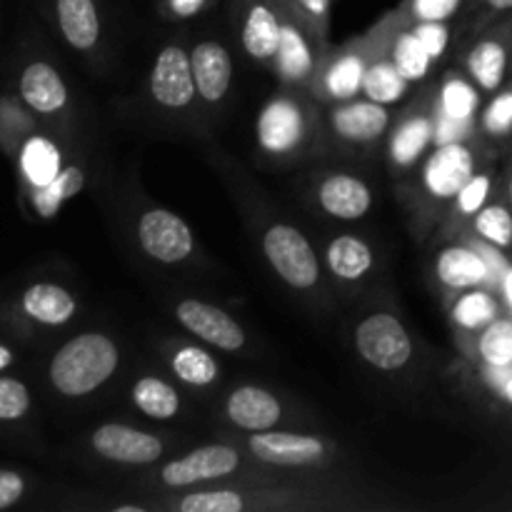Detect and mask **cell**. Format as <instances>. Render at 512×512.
Wrapping results in <instances>:
<instances>
[{
  "label": "cell",
  "instance_id": "cell-41",
  "mask_svg": "<svg viewBox=\"0 0 512 512\" xmlns=\"http://www.w3.org/2000/svg\"><path fill=\"white\" fill-rule=\"evenodd\" d=\"M460 5L463 0H408V10L415 20H450Z\"/></svg>",
  "mask_w": 512,
  "mask_h": 512
},
{
  "label": "cell",
  "instance_id": "cell-21",
  "mask_svg": "<svg viewBox=\"0 0 512 512\" xmlns=\"http://www.w3.org/2000/svg\"><path fill=\"white\" fill-rule=\"evenodd\" d=\"M23 310L43 325H65L75 315V300L60 285L38 283L25 290Z\"/></svg>",
  "mask_w": 512,
  "mask_h": 512
},
{
  "label": "cell",
  "instance_id": "cell-11",
  "mask_svg": "<svg viewBox=\"0 0 512 512\" xmlns=\"http://www.w3.org/2000/svg\"><path fill=\"white\" fill-rule=\"evenodd\" d=\"M250 453L268 465H283V468H295V465L318 463L325 455L323 440L315 435L300 433H255L248 440Z\"/></svg>",
  "mask_w": 512,
  "mask_h": 512
},
{
  "label": "cell",
  "instance_id": "cell-44",
  "mask_svg": "<svg viewBox=\"0 0 512 512\" xmlns=\"http://www.w3.org/2000/svg\"><path fill=\"white\" fill-rule=\"evenodd\" d=\"M293 3L298 5V8L303 10V13L308 15L310 20L325 25V20H328V15H330V5H333V0H293Z\"/></svg>",
  "mask_w": 512,
  "mask_h": 512
},
{
  "label": "cell",
  "instance_id": "cell-37",
  "mask_svg": "<svg viewBox=\"0 0 512 512\" xmlns=\"http://www.w3.org/2000/svg\"><path fill=\"white\" fill-rule=\"evenodd\" d=\"M483 130L495 138L512 133V90L495 95L488 108L483 110Z\"/></svg>",
  "mask_w": 512,
  "mask_h": 512
},
{
  "label": "cell",
  "instance_id": "cell-31",
  "mask_svg": "<svg viewBox=\"0 0 512 512\" xmlns=\"http://www.w3.org/2000/svg\"><path fill=\"white\" fill-rule=\"evenodd\" d=\"M393 63L410 83H418L425 75L430 73V63H433V55L428 53V48L423 45V40L418 38L415 30L398 35L393 48Z\"/></svg>",
  "mask_w": 512,
  "mask_h": 512
},
{
  "label": "cell",
  "instance_id": "cell-35",
  "mask_svg": "<svg viewBox=\"0 0 512 512\" xmlns=\"http://www.w3.org/2000/svg\"><path fill=\"white\" fill-rule=\"evenodd\" d=\"M475 233L483 240L493 243L495 248H510L512 245V213L503 205H485L475 213Z\"/></svg>",
  "mask_w": 512,
  "mask_h": 512
},
{
  "label": "cell",
  "instance_id": "cell-17",
  "mask_svg": "<svg viewBox=\"0 0 512 512\" xmlns=\"http://www.w3.org/2000/svg\"><path fill=\"white\" fill-rule=\"evenodd\" d=\"M20 95L38 113H55L68 103V88L58 70L50 68L48 63H33L23 70Z\"/></svg>",
  "mask_w": 512,
  "mask_h": 512
},
{
  "label": "cell",
  "instance_id": "cell-46",
  "mask_svg": "<svg viewBox=\"0 0 512 512\" xmlns=\"http://www.w3.org/2000/svg\"><path fill=\"white\" fill-rule=\"evenodd\" d=\"M485 8H490L493 13H503V10H512V0H483Z\"/></svg>",
  "mask_w": 512,
  "mask_h": 512
},
{
  "label": "cell",
  "instance_id": "cell-12",
  "mask_svg": "<svg viewBox=\"0 0 512 512\" xmlns=\"http://www.w3.org/2000/svg\"><path fill=\"white\" fill-rule=\"evenodd\" d=\"M190 63L200 98L205 103H220L233 83V60L228 48L215 40H203L190 50Z\"/></svg>",
  "mask_w": 512,
  "mask_h": 512
},
{
  "label": "cell",
  "instance_id": "cell-6",
  "mask_svg": "<svg viewBox=\"0 0 512 512\" xmlns=\"http://www.w3.org/2000/svg\"><path fill=\"white\" fill-rule=\"evenodd\" d=\"M175 315L185 330L213 348L238 353L245 345V330L218 305L203 303V300H183L175 308Z\"/></svg>",
  "mask_w": 512,
  "mask_h": 512
},
{
  "label": "cell",
  "instance_id": "cell-10",
  "mask_svg": "<svg viewBox=\"0 0 512 512\" xmlns=\"http://www.w3.org/2000/svg\"><path fill=\"white\" fill-rule=\"evenodd\" d=\"M305 138V115L290 98H275L258 118V143L268 153L283 155L298 148Z\"/></svg>",
  "mask_w": 512,
  "mask_h": 512
},
{
  "label": "cell",
  "instance_id": "cell-24",
  "mask_svg": "<svg viewBox=\"0 0 512 512\" xmlns=\"http://www.w3.org/2000/svg\"><path fill=\"white\" fill-rule=\"evenodd\" d=\"M133 403L143 415L153 420H170L178 415L180 410V395L178 390L163 378H153L145 375L133 385Z\"/></svg>",
  "mask_w": 512,
  "mask_h": 512
},
{
  "label": "cell",
  "instance_id": "cell-8",
  "mask_svg": "<svg viewBox=\"0 0 512 512\" xmlns=\"http://www.w3.org/2000/svg\"><path fill=\"white\" fill-rule=\"evenodd\" d=\"M93 448L100 458L123 465H150L163 455L160 438L123 423L100 425L93 433Z\"/></svg>",
  "mask_w": 512,
  "mask_h": 512
},
{
  "label": "cell",
  "instance_id": "cell-39",
  "mask_svg": "<svg viewBox=\"0 0 512 512\" xmlns=\"http://www.w3.org/2000/svg\"><path fill=\"white\" fill-rule=\"evenodd\" d=\"M490 185H493L490 175H473V178H470L468 183L460 188V193L455 195L460 213L475 215L478 210H483L485 200H488V195H490Z\"/></svg>",
  "mask_w": 512,
  "mask_h": 512
},
{
  "label": "cell",
  "instance_id": "cell-51",
  "mask_svg": "<svg viewBox=\"0 0 512 512\" xmlns=\"http://www.w3.org/2000/svg\"><path fill=\"white\" fill-rule=\"evenodd\" d=\"M508 193H510V203H512V180H510V190H508Z\"/></svg>",
  "mask_w": 512,
  "mask_h": 512
},
{
  "label": "cell",
  "instance_id": "cell-22",
  "mask_svg": "<svg viewBox=\"0 0 512 512\" xmlns=\"http://www.w3.org/2000/svg\"><path fill=\"white\" fill-rule=\"evenodd\" d=\"M435 140V125L433 120L425 115H415V118L403 120L398 130L390 138V158L398 168H413L428 145Z\"/></svg>",
  "mask_w": 512,
  "mask_h": 512
},
{
  "label": "cell",
  "instance_id": "cell-34",
  "mask_svg": "<svg viewBox=\"0 0 512 512\" xmlns=\"http://www.w3.org/2000/svg\"><path fill=\"white\" fill-rule=\"evenodd\" d=\"M495 315H498V305L488 293H480V290L465 293L453 308V320L465 330L485 328V325L493 323Z\"/></svg>",
  "mask_w": 512,
  "mask_h": 512
},
{
  "label": "cell",
  "instance_id": "cell-13",
  "mask_svg": "<svg viewBox=\"0 0 512 512\" xmlns=\"http://www.w3.org/2000/svg\"><path fill=\"white\" fill-rule=\"evenodd\" d=\"M225 413L233 420L238 428L248 430V433H265L278 425L283 418V408H280L278 398L270 395L268 390L258 388V385H240L228 395L225 403Z\"/></svg>",
  "mask_w": 512,
  "mask_h": 512
},
{
  "label": "cell",
  "instance_id": "cell-27",
  "mask_svg": "<svg viewBox=\"0 0 512 512\" xmlns=\"http://www.w3.org/2000/svg\"><path fill=\"white\" fill-rule=\"evenodd\" d=\"M23 170L25 178L35 185V188H43V185L53 183L55 178L63 170L60 163V150L50 143L48 138H30L23 145Z\"/></svg>",
  "mask_w": 512,
  "mask_h": 512
},
{
  "label": "cell",
  "instance_id": "cell-45",
  "mask_svg": "<svg viewBox=\"0 0 512 512\" xmlns=\"http://www.w3.org/2000/svg\"><path fill=\"white\" fill-rule=\"evenodd\" d=\"M205 3H208V0H168L170 10H173L178 18H190V15L200 13V10L205 8Z\"/></svg>",
  "mask_w": 512,
  "mask_h": 512
},
{
  "label": "cell",
  "instance_id": "cell-16",
  "mask_svg": "<svg viewBox=\"0 0 512 512\" xmlns=\"http://www.w3.org/2000/svg\"><path fill=\"white\" fill-rule=\"evenodd\" d=\"M283 23L278 10L268 3V0H253L245 13L243 30H240V40L250 58L255 60H270L275 58L280 45V35H283Z\"/></svg>",
  "mask_w": 512,
  "mask_h": 512
},
{
  "label": "cell",
  "instance_id": "cell-4",
  "mask_svg": "<svg viewBox=\"0 0 512 512\" xmlns=\"http://www.w3.org/2000/svg\"><path fill=\"white\" fill-rule=\"evenodd\" d=\"M138 243L145 255L158 263L175 265L183 263L193 253V230L183 218L165 208H153L140 215L138 220Z\"/></svg>",
  "mask_w": 512,
  "mask_h": 512
},
{
  "label": "cell",
  "instance_id": "cell-49",
  "mask_svg": "<svg viewBox=\"0 0 512 512\" xmlns=\"http://www.w3.org/2000/svg\"><path fill=\"white\" fill-rule=\"evenodd\" d=\"M503 398L508 400V403H512V378H508V383L503 385Z\"/></svg>",
  "mask_w": 512,
  "mask_h": 512
},
{
  "label": "cell",
  "instance_id": "cell-28",
  "mask_svg": "<svg viewBox=\"0 0 512 512\" xmlns=\"http://www.w3.org/2000/svg\"><path fill=\"white\" fill-rule=\"evenodd\" d=\"M83 185H85V173L78 168V165L63 168L53 183L43 185V188H35V195H33L35 208H38V213L43 215V218H53V215L60 210V205H63L65 200L75 198V195L83 190Z\"/></svg>",
  "mask_w": 512,
  "mask_h": 512
},
{
  "label": "cell",
  "instance_id": "cell-18",
  "mask_svg": "<svg viewBox=\"0 0 512 512\" xmlns=\"http://www.w3.org/2000/svg\"><path fill=\"white\" fill-rule=\"evenodd\" d=\"M488 263L470 248H445L435 260V275L450 290H473L488 280Z\"/></svg>",
  "mask_w": 512,
  "mask_h": 512
},
{
  "label": "cell",
  "instance_id": "cell-19",
  "mask_svg": "<svg viewBox=\"0 0 512 512\" xmlns=\"http://www.w3.org/2000/svg\"><path fill=\"white\" fill-rule=\"evenodd\" d=\"M58 23L75 50H90L100 40V13L95 0H55Z\"/></svg>",
  "mask_w": 512,
  "mask_h": 512
},
{
  "label": "cell",
  "instance_id": "cell-48",
  "mask_svg": "<svg viewBox=\"0 0 512 512\" xmlns=\"http://www.w3.org/2000/svg\"><path fill=\"white\" fill-rule=\"evenodd\" d=\"M113 512H145L143 505H118V508H113Z\"/></svg>",
  "mask_w": 512,
  "mask_h": 512
},
{
  "label": "cell",
  "instance_id": "cell-15",
  "mask_svg": "<svg viewBox=\"0 0 512 512\" xmlns=\"http://www.w3.org/2000/svg\"><path fill=\"white\" fill-rule=\"evenodd\" d=\"M333 130L350 143H373L388 130L390 113L375 100H350L330 113Z\"/></svg>",
  "mask_w": 512,
  "mask_h": 512
},
{
  "label": "cell",
  "instance_id": "cell-25",
  "mask_svg": "<svg viewBox=\"0 0 512 512\" xmlns=\"http://www.w3.org/2000/svg\"><path fill=\"white\" fill-rule=\"evenodd\" d=\"M275 63H278L280 75L285 80H303L313 73V53H310L308 40L290 20L283 23V35H280Z\"/></svg>",
  "mask_w": 512,
  "mask_h": 512
},
{
  "label": "cell",
  "instance_id": "cell-29",
  "mask_svg": "<svg viewBox=\"0 0 512 512\" xmlns=\"http://www.w3.org/2000/svg\"><path fill=\"white\" fill-rule=\"evenodd\" d=\"M365 65L363 55L358 53H345L335 60L325 73V90L328 95L338 100H350L358 93H363V78H365Z\"/></svg>",
  "mask_w": 512,
  "mask_h": 512
},
{
  "label": "cell",
  "instance_id": "cell-14",
  "mask_svg": "<svg viewBox=\"0 0 512 512\" xmlns=\"http://www.w3.org/2000/svg\"><path fill=\"white\" fill-rule=\"evenodd\" d=\"M318 203L330 218L358 220L373 208V193L360 178L348 173H335L320 183Z\"/></svg>",
  "mask_w": 512,
  "mask_h": 512
},
{
  "label": "cell",
  "instance_id": "cell-47",
  "mask_svg": "<svg viewBox=\"0 0 512 512\" xmlns=\"http://www.w3.org/2000/svg\"><path fill=\"white\" fill-rule=\"evenodd\" d=\"M10 363H13V353H10L8 348H3V345H0V370L8 368Z\"/></svg>",
  "mask_w": 512,
  "mask_h": 512
},
{
  "label": "cell",
  "instance_id": "cell-36",
  "mask_svg": "<svg viewBox=\"0 0 512 512\" xmlns=\"http://www.w3.org/2000/svg\"><path fill=\"white\" fill-rule=\"evenodd\" d=\"M245 498L235 490H203V493L185 495L178 503L180 512H240Z\"/></svg>",
  "mask_w": 512,
  "mask_h": 512
},
{
  "label": "cell",
  "instance_id": "cell-30",
  "mask_svg": "<svg viewBox=\"0 0 512 512\" xmlns=\"http://www.w3.org/2000/svg\"><path fill=\"white\" fill-rule=\"evenodd\" d=\"M173 373L183 383L195 385V388H205V385H213L218 380L220 368L213 355L205 353L203 348L185 345V348H180L173 355Z\"/></svg>",
  "mask_w": 512,
  "mask_h": 512
},
{
  "label": "cell",
  "instance_id": "cell-3",
  "mask_svg": "<svg viewBox=\"0 0 512 512\" xmlns=\"http://www.w3.org/2000/svg\"><path fill=\"white\" fill-rule=\"evenodd\" d=\"M355 348L373 368L395 373L413 358V340L405 325L390 313H373L355 328Z\"/></svg>",
  "mask_w": 512,
  "mask_h": 512
},
{
  "label": "cell",
  "instance_id": "cell-38",
  "mask_svg": "<svg viewBox=\"0 0 512 512\" xmlns=\"http://www.w3.org/2000/svg\"><path fill=\"white\" fill-rule=\"evenodd\" d=\"M28 388L18 380L0 378V420H18L28 413Z\"/></svg>",
  "mask_w": 512,
  "mask_h": 512
},
{
  "label": "cell",
  "instance_id": "cell-7",
  "mask_svg": "<svg viewBox=\"0 0 512 512\" xmlns=\"http://www.w3.org/2000/svg\"><path fill=\"white\" fill-rule=\"evenodd\" d=\"M240 465V455L230 445H203L185 458L173 460L160 470V480L168 488H188L205 480L228 478Z\"/></svg>",
  "mask_w": 512,
  "mask_h": 512
},
{
  "label": "cell",
  "instance_id": "cell-42",
  "mask_svg": "<svg viewBox=\"0 0 512 512\" xmlns=\"http://www.w3.org/2000/svg\"><path fill=\"white\" fill-rule=\"evenodd\" d=\"M25 483L18 473H10V470H0V510L10 508L20 500L23 495Z\"/></svg>",
  "mask_w": 512,
  "mask_h": 512
},
{
  "label": "cell",
  "instance_id": "cell-5",
  "mask_svg": "<svg viewBox=\"0 0 512 512\" xmlns=\"http://www.w3.org/2000/svg\"><path fill=\"white\" fill-rule=\"evenodd\" d=\"M195 75L190 53H185L180 45H165L150 68V95L158 105L168 110L188 108L193 103Z\"/></svg>",
  "mask_w": 512,
  "mask_h": 512
},
{
  "label": "cell",
  "instance_id": "cell-1",
  "mask_svg": "<svg viewBox=\"0 0 512 512\" xmlns=\"http://www.w3.org/2000/svg\"><path fill=\"white\" fill-rule=\"evenodd\" d=\"M118 345L103 333H83L68 340L50 363L55 390L68 398H80L108 383L118 370Z\"/></svg>",
  "mask_w": 512,
  "mask_h": 512
},
{
  "label": "cell",
  "instance_id": "cell-9",
  "mask_svg": "<svg viewBox=\"0 0 512 512\" xmlns=\"http://www.w3.org/2000/svg\"><path fill=\"white\" fill-rule=\"evenodd\" d=\"M475 175L473 150L465 143L438 145L423 168V185L433 198L450 200Z\"/></svg>",
  "mask_w": 512,
  "mask_h": 512
},
{
  "label": "cell",
  "instance_id": "cell-32",
  "mask_svg": "<svg viewBox=\"0 0 512 512\" xmlns=\"http://www.w3.org/2000/svg\"><path fill=\"white\" fill-rule=\"evenodd\" d=\"M478 90L460 75H450L440 90V113L455 120H470L478 110Z\"/></svg>",
  "mask_w": 512,
  "mask_h": 512
},
{
  "label": "cell",
  "instance_id": "cell-33",
  "mask_svg": "<svg viewBox=\"0 0 512 512\" xmlns=\"http://www.w3.org/2000/svg\"><path fill=\"white\" fill-rule=\"evenodd\" d=\"M480 358L493 368H508L512 363V320H498L485 325L480 335Z\"/></svg>",
  "mask_w": 512,
  "mask_h": 512
},
{
  "label": "cell",
  "instance_id": "cell-2",
  "mask_svg": "<svg viewBox=\"0 0 512 512\" xmlns=\"http://www.w3.org/2000/svg\"><path fill=\"white\" fill-rule=\"evenodd\" d=\"M263 253L270 268L295 290H310L320 280L318 255L295 225L275 223L263 235Z\"/></svg>",
  "mask_w": 512,
  "mask_h": 512
},
{
  "label": "cell",
  "instance_id": "cell-23",
  "mask_svg": "<svg viewBox=\"0 0 512 512\" xmlns=\"http://www.w3.org/2000/svg\"><path fill=\"white\" fill-rule=\"evenodd\" d=\"M505 68H508V50L500 40L485 38L470 50L468 55V70L473 75L475 83L483 90L493 93L503 85Z\"/></svg>",
  "mask_w": 512,
  "mask_h": 512
},
{
  "label": "cell",
  "instance_id": "cell-26",
  "mask_svg": "<svg viewBox=\"0 0 512 512\" xmlns=\"http://www.w3.org/2000/svg\"><path fill=\"white\" fill-rule=\"evenodd\" d=\"M410 80L395 68L393 60H378V63L368 65L363 78V95L368 100H375L380 105L398 103L408 93Z\"/></svg>",
  "mask_w": 512,
  "mask_h": 512
},
{
  "label": "cell",
  "instance_id": "cell-40",
  "mask_svg": "<svg viewBox=\"0 0 512 512\" xmlns=\"http://www.w3.org/2000/svg\"><path fill=\"white\" fill-rule=\"evenodd\" d=\"M415 33L418 38L423 40V45L428 48V53L433 55V60L443 58L445 48L450 43V28H448V20H418L415 25Z\"/></svg>",
  "mask_w": 512,
  "mask_h": 512
},
{
  "label": "cell",
  "instance_id": "cell-20",
  "mask_svg": "<svg viewBox=\"0 0 512 512\" xmlns=\"http://www.w3.org/2000/svg\"><path fill=\"white\" fill-rule=\"evenodd\" d=\"M325 260H328L330 273L340 280H348V283L365 278L375 263L373 248L355 235H338V238L330 240Z\"/></svg>",
  "mask_w": 512,
  "mask_h": 512
},
{
  "label": "cell",
  "instance_id": "cell-50",
  "mask_svg": "<svg viewBox=\"0 0 512 512\" xmlns=\"http://www.w3.org/2000/svg\"><path fill=\"white\" fill-rule=\"evenodd\" d=\"M505 295H508V300L512 305V270L508 273V278H505Z\"/></svg>",
  "mask_w": 512,
  "mask_h": 512
},
{
  "label": "cell",
  "instance_id": "cell-43",
  "mask_svg": "<svg viewBox=\"0 0 512 512\" xmlns=\"http://www.w3.org/2000/svg\"><path fill=\"white\" fill-rule=\"evenodd\" d=\"M468 123L470 120H455V118H448V115L440 113L438 125H435V140H438V145L458 143L460 135L468 130Z\"/></svg>",
  "mask_w": 512,
  "mask_h": 512
}]
</instances>
